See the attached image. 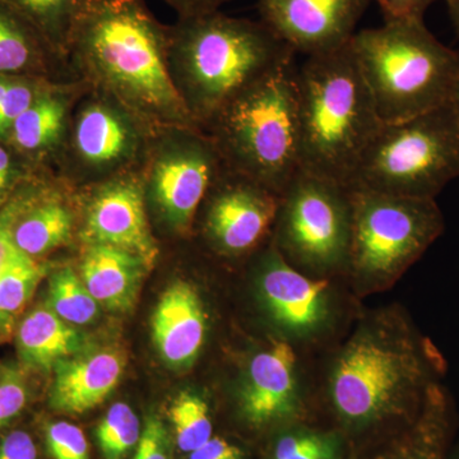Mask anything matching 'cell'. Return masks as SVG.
<instances>
[{
	"instance_id": "43",
	"label": "cell",
	"mask_w": 459,
	"mask_h": 459,
	"mask_svg": "<svg viewBox=\"0 0 459 459\" xmlns=\"http://www.w3.org/2000/svg\"><path fill=\"white\" fill-rule=\"evenodd\" d=\"M448 459H459V444L455 446V451L449 453Z\"/></svg>"
},
{
	"instance_id": "33",
	"label": "cell",
	"mask_w": 459,
	"mask_h": 459,
	"mask_svg": "<svg viewBox=\"0 0 459 459\" xmlns=\"http://www.w3.org/2000/svg\"><path fill=\"white\" fill-rule=\"evenodd\" d=\"M22 370H0V433L12 427L29 406L30 385Z\"/></svg>"
},
{
	"instance_id": "20",
	"label": "cell",
	"mask_w": 459,
	"mask_h": 459,
	"mask_svg": "<svg viewBox=\"0 0 459 459\" xmlns=\"http://www.w3.org/2000/svg\"><path fill=\"white\" fill-rule=\"evenodd\" d=\"M49 406L56 412L81 415L96 409L119 385L124 371L122 355L100 351L54 368Z\"/></svg>"
},
{
	"instance_id": "18",
	"label": "cell",
	"mask_w": 459,
	"mask_h": 459,
	"mask_svg": "<svg viewBox=\"0 0 459 459\" xmlns=\"http://www.w3.org/2000/svg\"><path fill=\"white\" fill-rule=\"evenodd\" d=\"M77 201L78 190L51 175L13 223L12 241L18 252L45 261L51 253L68 246L80 231L74 208Z\"/></svg>"
},
{
	"instance_id": "30",
	"label": "cell",
	"mask_w": 459,
	"mask_h": 459,
	"mask_svg": "<svg viewBox=\"0 0 459 459\" xmlns=\"http://www.w3.org/2000/svg\"><path fill=\"white\" fill-rule=\"evenodd\" d=\"M57 81L0 75V142L7 141L14 122Z\"/></svg>"
},
{
	"instance_id": "5",
	"label": "cell",
	"mask_w": 459,
	"mask_h": 459,
	"mask_svg": "<svg viewBox=\"0 0 459 459\" xmlns=\"http://www.w3.org/2000/svg\"><path fill=\"white\" fill-rule=\"evenodd\" d=\"M294 63L241 91L202 131L230 170L281 195L300 170V117Z\"/></svg>"
},
{
	"instance_id": "15",
	"label": "cell",
	"mask_w": 459,
	"mask_h": 459,
	"mask_svg": "<svg viewBox=\"0 0 459 459\" xmlns=\"http://www.w3.org/2000/svg\"><path fill=\"white\" fill-rule=\"evenodd\" d=\"M258 285L265 310L286 336L310 337L327 325L333 298L331 281L290 264L271 240L259 256Z\"/></svg>"
},
{
	"instance_id": "41",
	"label": "cell",
	"mask_w": 459,
	"mask_h": 459,
	"mask_svg": "<svg viewBox=\"0 0 459 459\" xmlns=\"http://www.w3.org/2000/svg\"><path fill=\"white\" fill-rule=\"evenodd\" d=\"M448 5L449 17L459 38V0H446Z\"/></svg>"
},
{
	"instance_id": "9",
	"label": "cell",
	"mask_w": 459,
	"mask_h": 459,
	"mask_svg": "<svg viewBox=\"0 0 459 459\" xmlns=\"http://www.w3.org/2000/svg\"><path fill=\"white\" fill-rule=\"evenodd\" d=\"M351 225V188L299 170L280 195L271 241L290 264L325 277L346 268Z\"/></svg>"
},
{
	"instance_id": "10",
	"label": "cell",
	"mask_w": 459,
	"mask_h": 459,
	"mask_svg": "<svg viewBox=\"0 0 459 459\" xmlns=\"http://www.w3.org/2000/svg\"><path fill=\"white\" fill-rule=\"evenodd\" d=\"M153 134L119 102L89 86L75 105L54 172L82 190L141 171Z\"/></svg>"
},
{
	"instance_id": "8",
	"label": "cell",
	"mask_w": 459,
	"mask_h": 459,
	"mask_svg": "<svg viewBox=\"0 0 459 459\" xmlns=\"http://www.w3.org/2000/svg\"><path fill=\"white\" fill-rule=\"evenodd\" d=\"M459 178V123L451 105L398 123H383L350 186L435 199Z\"/></svg>"
},
{
	"instance_id": "37",
	"label": "cell",
	"mask_w": 459,
	"mask_h": 459,
	"mask_svg": "<svg viewBox=\"0 0 459 459\" xmlns=\"http://www.w3.org/2000/svg\"><path fill=\"white\" fill-rule=\"evenodd\" d=\"M0 459H40V449L27 429L8 428L0 433Z\"/></svg>"
},
{
	"instance_id": "17",
	"label": "cell",
	"mask_w": 459,
	"mask_h": 459,
	"mask_svg": "<svg viewBox=\"0 0 459 459\" xmlns=\"http://www.w3.org/2000/svg\"><path fill=\"white\" fill-rule=\"evenodd\" d=\"M87 89L81 81H65L51 87L21 114L5 143L35 170L54 172L72 114Z\"/></svg>"
},
{
	"instance_id": "1",
	"label": "cell",
	"mask_w": 459,
	"mask_h": 459,
	"mask_svg": "<svg viewBox=\"0 0 459 459\" xmlns=\"http://www.w3.org/2000/svg\"><path fill=\"white\" fill-rule=\"evenodd\" d=\"M168 50L169 26L146 0H87L66 60L74 80L113 98L153 133L199 128L172 82Z\"/></svg>"
},
{
	"instance_id": "35",
	"label": "cell",
	"mask_w": 459,
	"mask_h": 459,
	"mask_svg": "<svg viewBox=\"0 0 459 459\" xmlns=\"http://www.w3.org/2000/svg\"><path fill=\"white\" fill-rule=\"evenodd\" d=\"M44 172L48 171L32 169L13 148L5 142H0V207L27 180Z\"/></svg>"
},
{
	"instance_id": "38",
	"label": "cell",
	"mask_w": 459,
	"mask_h": 459,
	"mask_svg": "<svg viewBox=\"0 0 459 459\" xmlns=\"http://www.w3.org/2000/svg\"><path fill=\"white\" fill-rule=\"evenodd\" d=\"M385 21L424 18L425 12L437 0H376Z\"/></svg>"
},
{
	"instance_id": "34",
	"label": "cell",
	"mask_w": 459,
	"mask_h": 459,
	"mask_svg": "<svg viewBox=\"0 0 459 459\" xmlns=\"http://www.w3.org/2000/svg\"><path fill=\"white\" fill-rule=\"evenodd\" d=\"M45 446L53 459H90L89 443L82 429L66 421L45 427Z\"/></svg>"
},
{
	"instance_id": "6",
	"label": "cell",
	"mask_w": 459,
	"mask_h": 459,
	"mask_svg": "<svg viewBox=\"0 0 459 459\" xmlns=\"http://www.w3.org/2000/svg\"><path fill=\"white\" fill-rule=\"evenodd\" d=\"M350 45L383 123L448 104L459 77V53L437 40L424 18L385 21L356 32Z\"/></svg>"
},
{
	"instance_id": "25",
	"label": "cell",
	"mask_w": 459,
	"mask_h": 459,
	"mask_svg": "<svg viewBox=\"0 0 459 459\" xmlns=\"http://www.w3.org/2000/svg\"><path fill=\"white\" fill-rule=\"evenodd\" d=\"M51 263L30 258L14 250L0 274V340L14 333L36 290L49 276Z\"/></svg>"
},
{
	"instance_id": "3",
	"label": "cell",
	"mask_w": 459,
	"mask_h": 459,
	"mask_svg": "<svg viewBox=\"0 0 459 459\" xmlns=\"http://www.w3.org/2000/svg\"><path fill=\"white\" fill-rule=\"evenodd\" d=\"M168 54L175 89L201 129L241 91L296 56L261 21L221 9L178 17L169 26Z\"/></svg>"
},
{
	"instance_id": "11",
	"label": "cell",
	"mask_w": 459,
	"mask_h": 459,
	"mask_svg": "<svg viewBox=\"0 0 459 459\" xmlns=\"http://www.w3.org/2000/svg\"><path fill=\"white\" fill-rule=\"evenodd\" d=\"M223 169L219 151L202 129L156 132L140 171L150 220L155 217L174 237H190L199 207Z\"/></svg>"
},
{
	"instance_id": "32",
	"label": "cell",
	"mask_w": 459,
	"mask_h": 459,
	"mask_svg": "<svg viewBox=\"0 0 459 459\" xmlns=\"http://www.w3.org/2000/svg\"><path fill=\"white\" fill-rule=\"evenodd\" d=\"M51 175H54L53 172H44V174L36 175L32 179L27 180L0 207V274L4 271L5 265L16 250L13 241H12V229H13V223L16 221L18 214L35 197L42 184L49 179Z\"/></svg>"
},
{
	"instance_id": "14",
	"label": "cell",
	"mask_w": 459,
	"mask_h": 459,
	"mask_svg": "<svg viewBox=\"0 0 459 459\" xmlns=\"http://www.w3.org/2000/svg\"><path fill=\"white\" fill-rule=\"evenodd\" d=\"M371 0H259V21L296 54L322 56L350 44Z\"/></svg>"
},
{
	"instance_id": "21",
	"label": "cell",
	"mask_w": 459,
	"mask_h": 459,
	"mask_svg": "<svg viewBox=\"0 0 459 459\" xmlns=\"http://www.w3.org/2000/svg\"><path fill=\"white\" fill-rule=\"evenodd\" d=\"M0 75L74 80L68 62L16 9L0 0Z\"/></svg>"
},
{
	"instance_id": "28",
	"label": "cell",
	"mask_w": 459,
	"mask_h": 459,
	"mask_svg": "<svg viewBox=\"0 0 459 459\" xmlns=\"http://www.w3.org/2000/svg\"><path fill=\"white\" fill-rule=\"evenodd\" d=\"M169 415L181 452H195L212 437L210 407L198 394L183 392L178 395L172 402Z\"/></svg>"
},
{
	"instance_id": "26",
	"label": "cell",
	"mask_w": 459,
	"mask_h": 459,
	"mask_svg": "<svg viewBox=\"0 0 459 459\" xmlns=\"http://www.w3.org/2000/svg\"><path fill=\"white\" fill-rule=\"evenodd\" d=\"M32 23L66 60L69 41L87 0H2ZM68 62V60H66Z\"/></svg>"
},
{
	"instance_id": "27",
	"label": "cell",
	"mask_w": 459,
	"mask_h": 459,
	"mask_svg": "<svg viewBox=\"0 0 459 459\" xmlns=\"http://www.w3.org/2000/svg\"><path fill=\"white\" fill-rule=\"evenodd\" d=\"M49 276L47 307L59 318L75 325H89L98 318L100 304L74 268L50 271Z\"/></svg>"
},
{
	"instance_id": "24",
	"label": "cell",
	"mask_w": 459,
	"mask_h": 459,
	"mask_svg": "<svg viewBox=\"0 0 459 459\" xmlns=\"http://www.w3.org/2000/svg\"><path fill=\"white\" fill-rule=\"evenodd\" d=\"M18 358L30 369L49 371L81 347L80 334L50 307H35L17 323Z\"/></svg>"
},
{
	"instance_id": "16",
	"label": "cell",
	"mask_w": 459,
	"mask_h": 459,
	"mask_svg": "<svg viewBox=\"0 0 459 459\" xmlns=\"http://www.w3.org/2000/svg\"><path fill=\"white\" fill-rule=\"evenodd\" d=\"M238 403L241 416L253 428L286 424L300 415L298 358L289 341H272L253 356Z\"/></svg>"
},
{
	"instance_id": "2",
	"label": "cell",
	"mask_w": 459,
	"mask_h": 459,
	"mask_svg": "<svg viewBox=\"0 0 459 459\" xmlns=\"http://www.w3.org/2000/svg\"><path fill=\"white\" fill-rule=\"evenodd\" d=\"M446 362L429 338L397 309L362 322L338 352L329 400L344 427L369 430L418 416L429 389L442 382Z\"/></svg>"
},
{
	"instance_id": "22",
	"label": "cell",
	"mask_w": 459,
	"mask_h": 459,
	"mask_svg": "<svg viewBox=\"0 0 459 459\" xmlns=\"http://www.w3.org/2000/svg\"><path fill=\"white\" fill-rule=\"evenodd\" d=\"M151 270L140 256L119 247L83 246L81 279L99 304L111 310L134 304L144 272Z\"/></svg>"
},
{
	"instance_id": "4",
	"label": "cell",
	"mask_w": 459,
	"mask_h": 459,
	"mask_svg": "<svg viewBox=\"0 0 459 459\" xmlns=\"http://www.w3.org/2000/svg\"><path fill=\"white\" fill-rule=\"evenodd\" d=\"M300 170L350 186L382 126L351 45L307 56L296 74Z\"/></svg>"
},
{
	"instance_id": "23",
	"label": "cell",
	"mask_w": 459,
	"mask_h": 459,
	"mask_svg": "<svg viewBox=\"0 0 459 459\" xmlns=\"http://www.w3.org/2000/svg\"><path fill=\"white\" fill-rule=\"evenodd\" d=\"M452 430V400L442 382L437 383L385 459H448Z\"/></svg>"
},
{
	"instance_id": "7",
	"label": "cell",
	"mask_w": 459,
	"mask_h": 459,
	"mask_svg": "<svg viewBox=\"0 0 459 459\" xmlns=\"http://www.w3.org/2000/svg\"><path fill=\"white\" fill-rule=\"evenodd\" d=\"M351 188V241L346 268L356 291L373 294L394 286L443 234L435 199L400 197Z\"/></svg>"
},
{
	"instance_id": "42",
	"label": "cell",
	"mask_w": 459,
	"mask_h": 459,
	"mask_svg": "<svg viewBox=\"0 0 459 459\" xmlns=\"http://www.w3.org/2000/svg\"><path fill=\"white\" fill-rule=\"evenodd\" d=\"M449 105H451L453 111H455V117H457L459 123V77L458 80L455 81V87H453Z\"/></svg>"
},
{
	"instance_id": "12",
	"label": "cell",
	"mask_w": 459,
	"mask_h": 459,
	"mask_svg": "<svg viewBox=\"0 0 459 459\" xmlns=\"http://www.w3.org/2000/svg\"><path fill=\"white\" fill-rule=\"evenodd\" d=\"M279 204L277 193L225 166L205 195L195 223L199 222L211 249L238 258L271 240Z\"/></svg>"
},
{
	"instance_id": "39",
	"label": "cell",
	"mask_w": 459,
	"mask_h": 459,
	"mask_svg": "<svg viewBox=\"0 0 459 459\" xmlns=\"http://www.w3.org/2000/svg\"><path fill=\"white\" fill-rule=\"evenodd\" d=\"M189 459H243V452L223 437H212L195 452L189 453Z\"/></svg>"
},
{
	"instance_id": "13",
	"label": "cell",
	"mask_w": 459,
	"mask_h": 459,
	"mask_svg": "<svg viewBox=\"0 0 459 459\" xmlns=\"http://www.w3.org/2000/svg\"><path fill=\"white\" fill-rule=\"evenodd\" d=\"M78 197L83 204L78 231L83 246L119 247L153 267L160 246L148 217L140 171L78 190Z\"/></svg>"
},
{
	"instance_id": "40",
	"label": "cell",
	"mask_w": 459,
	"mask_h": 459,
	"mask_svg": "<svg viewBox=\"0 0 459 459\" xmlns=\"http://www.w3.org/2000/svg\"><path fill=\"white\" fill-rule=\"evenodd\" d=\"M162 2L174 9L178 17H188L220 11L222 5L228 4L232 0H162Z\"/></svg>"
},
{
	"instance_id": "31",
	"label": "cell",
	"mask_w": 459,
	"mask_h": 459,
	"mask_svg": "<svg viewBox=\"0 0 459 459\" xmlns=\"http://www.w3.org/2000/svg\"><path fill=\"white\" fill-rule=\"evenodd\" d=\"M273 459H343L342 444L333 434L292 429L280 435Z\"/></svg>"
},
{
	"instance_id": "36",
	"label": "cell",
	"mask_w": 459,
	"mask_h": 459,
	"mask_svg": "<svg viewBox=\"0 0 459 459\" xmlns=\"http://www.w3.org/2000/svg\"><path fill=\"white\" fill-rule=\"evenodd\" d=\"M134 459H170L166 428L156 416H150L135 446Z\"/></svg>"
},
{
	"instance_id": "19",
	"label": "cell",
	"mask_w": 459,
	"mask_h": 459,
	"mask_svg": "<svg viewBox=\"0 0 459 459\" xmlns=\"http://www.w3.org/2000/svg\"><path fill=\"white\" fill-rule=\"evenodd\" d=\"M208 316L197 290L178 280L162 294L152 316V336L160 355L174 367H186L204 346Z\"/></svg>"
},
{
	"instance_id": "29",
	"label": "cell",
	"mask_w": 459,
	"mask_h": 459,
	"mask_svg": "<svg viewBox=\"0 0 459 459\" xmlns=\"http://www.w3.org/2000/svg\"><path fill=\"white\" fill-rule=\"evenodd\" d=\"M141 422L131 406L117 402L100 422L96 435L105 459H123L137 446Z\"/></svg>"
}]
</instances>
